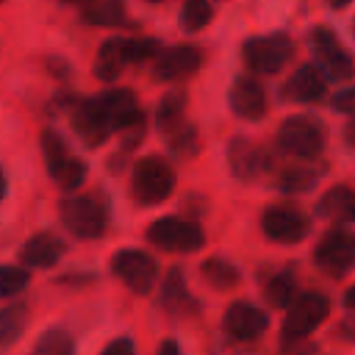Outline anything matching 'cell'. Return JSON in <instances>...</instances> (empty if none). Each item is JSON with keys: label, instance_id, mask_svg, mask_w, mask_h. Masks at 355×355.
Here are the masks:
<instances>
[{"label": "cell", "instance_id": "cell-9", "mask_svg": "<svg viewBox=\"0 0 355 355\" xmlns=\"http://www.w3.org/2000/svg\"><path fill=\"white\" fill-rule=\"evenodd\" d=\"M313 263L330 277H344L355 266V236L347 230H330L313 250Z\"/></svg>", "mask_w": 355, "mask_h": 355}, {"label": "cell", "instance_id": "cell-6", "mask_svg": "<svg viewBox=\"0 0 355 355\" xmlns=\"http://www.w3.org/2000/svg\"><path fill=\"white\" fill-rule=\"evenodd\" d=\"M330 302L324 294L319 291H302L294 297V302L286 308V319H283V344H294V341H305L324 319H327Z\"/></svg>", "mask_w": 355, "mask_h": 355}, {"label": "cell", "instance_id": "cell-12", "mask_svg": "<svg viewBox=\"0 0 355 355\" xmlns=\"http://www.w3.org/2000/svg\"><path fill=\"white\" fill-rule=\"evenodd\" d=\"M308 44L316 58V69L324 75V80H347L352 75V58L341 50V44L327 28H316Z\"/></svg>", "mask_w": 355, "mask_h": 355}, {"label": "cell", "instance_id": "cell-42", "mask_svg": "<svg viewBox=\"0 0 355 355\" xmlns=\"http://www.w3.org/2000/svg\"><path fill=\"white\" fill-rule=\"evenodd\" d=\"M150 3H164V0H150Z\"/></svg>", "mask_w": 355, "mask_h": 355}, {"label": "cell", "instance_id": "cell-2", "mask_svg": "<svg viewBox=\"0 0 355 355\" xmlns=\"http://www.w3.org/2000/svg\"><path fill=\"white\" fill-rule=\"evenodd\" d=\"M175 191V169L158 158V155H144L133 164L130 172V194L139 205H161L169 194Z\"/></svg>", "mask_w": 355, "mask_h": 355}, {"label": "cell", "instance_id": "cell-13", "mask_svg": "<svg viewBox=\"0 0 355 355\" xmlns=\"http://www.w3.org/2000/svg\"><path fill=\"white\" fill-rule=\"evenodd\" d=\"M222 324H225V333H227L230 338H236V341H255V338H261V336L266 333V327H269V313L261 311V308L252 305V302L239 300V302L227 305Z\"/></svg>", "mask_w": 355, "mask_h": 355}, {"label": "cell", "instance_id": "cell-1", "mask_svg": "<svg viewBox=\"0 0 355 355\" xmlns=\"http://www.w3.org/2000/svg\"><path fill=\"white\" fill-rule=\"evenodd\" d=\"M58 216L78 239H100L108 227V205L97 194H67L58 205Z\"/></svg>", "mask_w": 355, "mask_h": 355}, {"label": "cell", "instance_id": "cell-11", "mask_svg": "<svg viewBox=\"0 0 355 355\" xmlns=\"http://www.w3.org/2000/svg\"><path fill=\"white\" fill-rule=\"evenodd\" d=\"M261 230L266 233V239H272L277 244H300L311 233V222L297 208L269 205L261 214Z\"/></svg>", "mask_w": 355, "mask_h": 355}, {"label": "cell", "instance_id": "cell-7", "mask_svg": "<svg viewBox=\"0 0 355 355\" xmlns=\"http://www.w3.org/2000/svg\"><path fill=\"white\" fill-rule=\"evenodd\" d=\"M111 272L133 294H150L158 283V261L144 250H116L111 258Z\"/></svg>", "mask_w": 355, "mask_h": 355}, {"label": "cell", "instance_id": "cell-20", "mask_svg": "<svg viewBox=\"0 0 355 355\" xmlns=\"http://www.w3.org/2000/svg\"><path fill=\"white\" fill-rule=\"evenodd\" d=\"M316 214L330 222H355V191L349 186L327 189L316 202Z\"/></svg>", "mask_w": 355, "mask_h": 355}, {"label": "cell", "instance_id": "cell-41", "mask_svg": "<svg viewBox=\"0 0 355 355\" xmlns=\"http://www.w3.org/2000/svg\"><path fill=\"white\" fill-rule=\"evenodd\" d=\"M67 3H89V0H67Z\"/></svg>", "mask_w": 355, "mask_h": 355}, {"label": "cell", "instance_id": "cell-28", "mask_svg": "<svg viewBox=\"0 0 355 355\" xmlns=\"http://www.w3.org/2000/svg\"><path fill=\"white\" fill-rule=\"evenodd\" d=\"M31 283V269H25L22 263H0V300H11L17 294L25 291V286Z\"/></svg>", "mask_w": 355, "mask_h": 355}, {"label": "cell", "instance_id": "cell-38", "mask_svg": "<svg viewBox=\"0 0 355 355\" xmlns=\"http://www.w3.org/2000/svg\"><path fill=\"white\" fill-rule=\"evenodd\" d=\"M344 139H347V141H349V144L355 147V119H352V122H349V125L344 128Z\"/></svg>", "mask_w": 355, "mask_h": 355}, {"label": "cell", "instance_id": "cell-21", "mask_svg": "<svg viewBox=\"0 0 355 355\" xmlns=\"http://www.w3.org/2000/svg\"><path fill=\"white\" fill-rule=\"evenodd\" d=\"M125 47H122V39L119 36H111L103 42L100 53H97V61H94V75L100 80H116L125 69Z\"/></svg>", "mask_w": 355, "mask_h": 355}, {"label": "cell", "instance_id": "cell-23", "mask_svg": "<svg viewBox=\"0 0 355 355\" xmlns=\"http://www.w3.org/2000/svg\"><path fill=\"white\" fill-rule=\"evenodd\" d=\"M200 269H202L205 283H211L216 291H230V288H236L239 280H241L239 266H236L233 261H227V258H219V255L205 258V261L200 263Z\"/></svg>", "mask_w": 355, "mask_h": 355}, {"label": "cell", "instance_id": "cell-26", "mask_svg": "<svg viewBox=\"0 0 355 355\" xmlns=\"http://www.w3.org/2000/svg\"><path fill=\"white\" fill-rule=\"evenodd\" d=\"M263 294H266V302L272 308H288L294 302V297H297V280H294V275L291 272L272 275L269 283H266V288H263Z\"/></svg>", "mask_w": 355, "mask_h": 355}, {"label": "cell", "instance_id": "cell-4", "mask_svg": "<svg viewBox=\"0 0 355 355\" xmlns=\"http://www.w3.org/2000/svg\"><path fill=\"white\" fill-rule=\"evenodd\" d=\"M147 241L164 252H197L205 244V230L183 216H158L147 227Z\"/></svg>", "mask_w": 355, "mask_h": 355}, {"label": "cell", "instance_id": "cell-8", "mask_svg": "<svg viewBox=\"0 0 355 355\" xmlns=\"http://www.w3.org/2000/svg\"><path fill=\"white\" fill-rule=\"evenodd\" d=\"M294 53V44L286 33H269V36H252L244 42L241 55L244 64L258 75H275L280 72Z\"/></svg>", "mask_w": 355, "mask_h": 355}, {"label": "cell", "instance_id": "cell-18", "mask_svg": "<svg viewBox=\"0 0 355 355\" xmlns=\"http://www.w3.org/2000/svg\"><path fill=\"white\" fill-rule=\"evenodd\" d=\"M324 89H327V80L324 75L316 69V64H302L283 86V94L291 100V103H316L324 97Z\"/></svg>", "mask_w": 355, "mask_h": 355}, {"label": "cell", "instance_id": "cell-37", "mask_svg": "<svg viewBox=\"0 0 355 355\" xmlns=\"http://www.w3.org/2000/svg\"><path fill=\"white\" fill-rule=\"evenodd\" d=\"M344 308H349V311H355V283L344 291Z\"/></svg>", "mask_w": 355, "mask_h": 355}, {"label": "cell", "instance_id": "cell-33", "mask_svg": "<svg viewBox=\"0 0 355 355\" xmlns=\"http://www.w3.org/2000/svg\"><path fill=\"white\" fill-rule=\"evenodd\" d=\"M277 183H280L283 191H291V194H297V191H308V189L316 183V169H305V166L286 169V172L280 175Z\"/></svg>", "mask_w": 355, "mask_h": 355}, {"label": "cell", "instance_id": "cell-35", "mask_svg": "<svg viewBox=\"0 0 355 355\" xmlns=\"http://www.w3.org/2000/svg\"><path fill=\"white\" fill-rule=\"evenodd\" d=\"M333 108H336L338 114H352V116H355V86L336 92V97H333Z\"/></svg>", "mask_w": 355, "mask_h": 355}, {"label": "cell", "instance_id": "cell-39", "mask_svg": "<svg viewBox=\"0 0 355 355\" xmlns=\"http://www.w3.org/2000/svg\"><path fill=\"white\" fill-rule=\"evenodd\" d=\"M6 197V175H3V169H0V200Z\"/></svg>", "mask_w": 355, "mask_h": 355}, {"label": "cell", "instance_id": "cell-34", "mask_svg": "<svg viewBox=\"0 0 355 355\" xmlns=\"http://www.w3.org/2000/svg\"><path fill=\"white\" fill-rule=\"evenodd\" d=\"M100 355H136V344L130 336H116L103 347Z\"/></svg>", "mask_w": 355, "mask_h": 355}, {"label": "cell", "instance_id": "cell-25", "mask_svg": "<svg viewBox=\"0 0 355 355\" xmlns=\"http://www.w3.org/2000/svg\"><path fill=\"white\" fill-rule=\"evenodd\" d=\"M28 324V308L19 302L0 308V347H11Z\"/></svg>", "mask_w": 355, "mask_h": 355}, {"label": "cell", "instance_id": "cell-30", "mask_svg": "<svg viewBox=\"0 0 355 355\" xmlns=\"http://www.w3.org/2000/svg\"><path fill=\"white\" fill-rule=\"evenodd\" d=\"M166 144H169V150H172L175 155H180V158H191V155L197 153V133H194L191 125L178 122L175 128L166 130Z\"/></svg>", "mask_w": 355, "mask_h": 355}, {"label": "cell", "instance_id": "cell-43", "mask_svg": "<svg viewBox=\"0 0 355 355\" xmlns=\"http://www.w3.org/2000/svg\"><path fill=\"white\" fill-rule=\"evenodd\" d=\"M0 3H3V0H0Z\"/></svg>", "mask_w": 355, "mask_h": 355}, {"label": "cell", "instance_id": "cell-14", "mask_svg": "<svg viewBox=\"0 0 355 355\" xmlns=\"http://www.w3.org/2000/svg\"><path fill=\"white\" fill-rule=\"evenodd\" d=\"M202 67V50L191 44H178L169 50H161L153 64V78L155 80H183L194 75Z\"/></svg>", "mask_w": 355, "mask_h": 355}, {"label": "cell", "instance_id": "cell-29", "mask_svg": "<svg viewBox=\"0 0 355 355\" xmlns=\"http://www.w3.org/2000/svg\"><path fill=\"white\" fill-rule=\"evenodd\" d=\"M31 355H75V341H72V336L67 330L53 327L44 336H39V341H36Z\"/></svg>", "mask_w": 355, "mask_h": 355}, {"label": "cell", "instance_id": "cell-3", "mask_svg": "<svg viewBox=\"0 0 355 355\" xmlns=\"http://www.w3.org/2000/svg\"><path fill=\"white\" fill-rule=\"evenodd\" d=\"M277 144L283 153H288L300 161H313L324 150V125L316 116L294 114L280 125Z\"/></svg>", "mask_w": 355, "mask_h": 355}, {"label": "cell", "instance_id": "cell-24", "mask_svg": "<svg viewBox=\"0 0 355 355\" xmlns=\"http://www.w3.org/2000/svg\"><path fill=\"white\" fill-rule=\"evenodd\" d=\"M83 22L89 25H119L125 19V0H89L83 3Z\"/></svg>", "mask_w": 355, "mask_h": 355}, {"label": "cell", "instance_id": "cell-31", "mask_svg": "<svg viewBox=\"0 0 355 355\" xmlns=\"http://www.w3.org/2000/svg\"><path fill=\"white\" fill-rule=\"evenodd\" d=\"M211 3L208 0H183V11H180V22L189 33L202 31L211 22Z\"/></svg>", "mask_w": 355, "mask_h": 355}, {"label": "cell", "instance_id": "cell-27", "mask_svg": "<svg viewBox=\"0 0 355 355\" xmlns=\"http://www.w3.org/2000/svg\"><path fill=\"white\" fill-rule=\"evenodd\" d=\"M183 111H186V92L172 89V92H166V94L161 97V103H158V108H155V122H158L164 130H169V128H175L178 122H183Z\"/></svg>", "mask_w": 355, "mask_h": 355}, {"label": "cell", "instance_id": "cell-15", "mask_svg": "<svg viewBox=\"0 0 355 355\" xmlns=\"http://www.w3.org/2000/svg\"><path fill=\"white\" fill-rule=\"evenodd\" d=\"M227 103H230V111L247 122H258L266 114V92L255 78H247V75L233 80L227 92Z\"/></svg>", "mask_w": 355, "mask_h": 355}, {"label": "cell", "instance_id": "cell-32", "mask_svg": "<svg viewBox=\"0 0 355 355\" xmlns=\"http://www.w3.org/2000/svg\"><path fill=\"white\" fill-rule=\"evenodd\" d=\"M122 47H125V61L130 64H139V61H147V58H155L161 53V44L155 39H144V36H136V39H122Z\"/></svg>", "mask_w": 355, "mask_h": 355}, {"label": "cell", "instance_id": "cell-10", "mask_svg": "<svg viewBox=\"0 0 355 355\" xmlns=\"http://www.w3.org/2000/svg\"><path fill=\"white\" fill-rule=\"evenodd\" d=\"M94 100L114 133L116 130H144V116H141L139 100L130 89H105Z\"/></svg>", "mask_w": 355, "mask_h": 355}, {"label": "cell", "instance_id": "cell-5", "mask_svg": "<svg viewBox=\"0 0 355 355\" xmlns=\"http://www.w3.org/2000/svg\"><path fill=\"white\" fill-rule=\"evenodd\" d=\"M39 144H42V155H44V166H47L50 178H53L67 194L75 191V189H80L83 180H86V166L69 153L67 141H64L53 128H47V130H42Z\"/></svg>", "mask_w": 355, "mask_h": 355}, {"label": "cell", "instance_id": "cell-19", "mask_svg": "<svg viewBox=\"0 0 355 355\" xmlns=\"http://www.w3.org/2000/svg\"><path fill=\"white\" fill-rule=\"evenodd\" d=\"M227 164H230V172L239 178V180H252L261 175V169L266 166V155L261 147H255L250 139L244 136H236L227 147Z\"/></svg>", "mask_w": 355, "mask_h": 355}, {"label": "cell", "instance_id": "cell-36", "mask_svg": "<svg viewBox=\"0 0 355 355\" xmlns=\"http://www.w3.org/2000/svg\"><path fill=\"white\" fill-rule=\"evenodd\" d=\"M158 355H183V349H180V344H178V341L166 338V341H161V347H158Z\"/></svg>", "mask_w": 355, "mask_h": 355}, {"label": "cell", "instance_id": "cell-17", "mask_svg": "<svg viewBox=\"0 0 355 355\" xmlns=\"http://www.w3.org/2000/svg\"><path fill=\"white\" fill-rule=\"evenodd\" d=\"M64 250H67V244H64L55 233L42 230V233H33V236L22 244L19 261H22L25 269H50V266H55V263L61 261Z\"/></svg>", "mask_w": 355, "mask_h": 355}, {"label": "cell", "instance_id": "cell-16", "mask_svg": "<svg viewBox=\"0 0 355 355\" xmlns=\"http://www.w3.org/2000/svg\"><path fill=\"white\" fill-rule=\"evenodd\" d=\"M72 128H75V133L80 136V141L86 147H100L114 133L94 97L75 103V108H72Z\"/></svg>", "mask_w": 355, "mask_h": 355}, {"label": "cell", "instance_id": "cell-22", "mask_svg": "<svg viewBox=\"0 0 355 355\" xmlns=\"http://www.w3.org/2000/svg\"><path fill=\"white\" fill-rule=\"evenodd\" d=\"M158 300H161V305H164L166 311H172V313H183V311H189V308L194 305V300H191V294H189V286H186L183 269H172V272L166 275Z\"/></svg>", "mask_w": 355, "mask_h": 355}, {"label": "cell", "instance_id": "cell-40", "mask_svg": "<svg viewBox=\"0 0 355 355\" xmlns=\"http://www.w3.org/2000/svg\"><path fill=\"white\" fill-rule=\"evenodd\" d=\"M349 0H330V6H336V8H341V6H347Z\"/></svg>", "mask_w": 355, "mask_h": 355}]
</instances>
